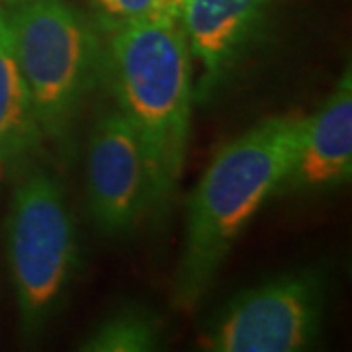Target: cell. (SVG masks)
<instances>
[{"instance_id":"7a4b0ae2","label":"cell","mask_w":352,"mask_h":352,"mask_svg":"<svg viewBox=\"0 0 352 352\" xmlns=\"http://www.w3.org/2000/svg\"><path fill=\"white\" fill-rule=\"evenodd\" d=\"M120 110L135 127L151 180L155 221L164 219L186 163L192 113V53L176 20L155 18L113 32L104 51Z\"/></svg>"},{"instance_id":"9c48e42d","label":"cell","mask_w":352,"mask_h":352,"mask_svg":"<svg viewBox=\"0 0 352 352\" xmlns=\"http://www.w3.org/2000/svg\"><path fill=\"white\" fill-rule=\"evenodd\" d=\"M41 141L30 92L14 51L8 16L0 10V161L34 151Z\"/></svg>"},{"instance_id":"5b68a950","label":"cell","mask_w":352,"mask_h":352,"mask_svg":"<svg viewBox=\"0 0 352 352\" xmlns=\"http://www.w3.org/2000/svg\"><path fill=\"white\" fill-rule=\"evenodd\" d=\"M325 280L314 270L284 274L233 298L201 337L215 352H296L321 329Z\"/></svg>"},{"instance_id":"277c9868","label":"cell","mask_w":352,"mask_h":352,"mask_svg":"<svg viewBox=\"0 0 352 352\" xmlns=\"http://www.w3.org/2000/svg\"><path fill=\"white\" fill-rule=\"evenodd\" d=\"M8 258L28 337L47 323L76 263V233L61 186L45 173L18 184L8 215Z\"/></svg>"},{"instance_id":"ba28073f","label":"cell","mask_w":352,"mask_h":352,"mask_svg":"<svg viewBox=\"0 0 352 352\" xmlns=\"http://www.w3.org/2000/svg\"><path fill=\"white\" fill-rule=\"evenodd\" d=\"M352 176V76L344 71L321 110L307 118L302 151L280 190L319 194Z\"/></svg>"},{"instance_id":"8992f818","label":"cell","mask_w":352,"mask_h":352,"mask_svg":"<svg viewBox=\"0 0 352 352\" xmlns=\"http://www.w3.org/2000/svg\"><path fill=\"white\" fill-rule=\"evenodd\" d=\"M151 208V180L135 127L122 110L102 116L88 149V210L106 237L131 233Z\"/></svg>"},{"instance_id":"6da1fadb","label":"cell","mask_w":352,"mask_h":352,"mask_svg":"<svg viewBox=\"0 0 352 352\" xmlns=\"http://www.w3.org/2000/svg\"><path fill=\"white\" fill-rule=\"evenodd\" d=\"M307 118L264 120L217 151L190 196L173 292L176 307L190 311L200 303L241 231L280 192L302 151Z\"/></svg>"},{"instance_id":"3957f363","label":"cell","mask_w":352,"mask_h":352,"mask_svg":"<svg viewBox=\"0 0 352 352\" xmlns=\"http://www.w3.org/2000/svg\"><path fill=\"white\" fill-rule=\"evenodd\" d=\"M8 24L41 139L67 149L82 102L104 73L98 38L65 0L24 2Z\"/></svg>"},{"instance_id":"52a82bcc","label":"cell","mask_w":352,"mask_h":352,"mask_svg":"<svg viewBox=\"0 0 352 352\" xmlns=\"http://www.w3.org/2000/svg\"><path fill=\"white\" fill-rule=\"evenodd\" d=\"M270 0H188L180 14L190 53L204 67L196 96L214 94L258 32Z\"/></svg>"},{"instance_id":"8fae6325","label":"cell","mask_w":352,"mask_h":352,"mask_svg":"<svg viewBox=\"0 0 352 352\" xmlns=\"http://www.w3.org/2000/svg\"><path fill=\"white\" fill-rule=\"evenodd\" d=\"M92 6L100 25L110 34L138 22L163 18L161 0H92Z\"/></svg>"},{"instance_id":"7c38bea8","label":"cell","mask_w":352,"mask_h":352,"mask_svg":"<svg viewBox=\"0 0 352 352\" xmlns=\"http://www.w3.org/2000/svg\"><path fill=\"white\" fill-rule=\"evenodd\" d=\"M10 2H16V4H24V2H30V0H0V4H10Z\"/></svg>"},{"instance_id":"30bf717a","label":"cell","mask_w":352,"mask_h":352,"mask_svg":"<svg viewBox=\"0 0 352 352\" xmlns=\"http://www.w3.org/2000/svg\"><path fill=\"white\" fill-rule=\"evenodd\" d=\"M161 339L163 325L157 315L141 307H127L110 315L78 349L87 352H151L161 346Z\"/></svg>"}]
</instances>
